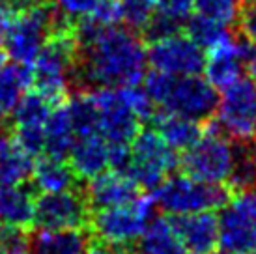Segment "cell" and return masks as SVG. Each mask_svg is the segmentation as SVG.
<instances>
[{"label":"cell","mask_w":256,"mask_h":254,"mask_svg":"<svg viewBox=\"0 0 256 254\" xmlns=\"http://www.w3.org/2000/svg\"><path fill=\"white\" fill-rule=\"evenodd\" d=\"M146 47L138 34L118 26L101 30L78 45L77 77L94 88L140 84L146 75Z\"/></svg>","instance_id":"1"},{"label":"cell","mask_w":256,"mask_h":254,"mask_svg":"<svg viewBox=\"0 0 256 254\" xmlns=\"http://www.w3.org/2000/svg\"><path fill=\"white\" fill-rule=\"evenodd\" d=\"M78 60V42L70 21L60 22L45 40L36 60L30 66L32 86L52 105L70 98Z\"/></svg>","instance_id":"2"},{"label":"cell","mask_w":256,"mask_h":254,"mask_svg":"<svg viewBox=\"0 0 256 254\" xmlns=\"http://www.w3.org/2000/svg\"><path fill=\"white\" fill-rule=\"evenodd\" d=\"M140 84L156 106L198 122L212 120L217 106L219 94L200 75L170 77L166 73L152 70L144 75Z\"/></svg>","instance_id":"3"},{"label":"cell","mask_w":256,"mask_h":254,"mask_svg":"<svg viewBox=\"0 0 256 254\" xmlns=\"http://www.w3.org/2000/svg\"><path fill=\"white\" fill-rule=\"evenodd\" d=\"M156 202L152 194H138L128 204L96 210L90 217V236L108 247L129 248L152 220Z\"/></svg>","instance_id":"4"},{"label":"cell","mask_w":256,"mask_h":254,"mask_svg":"<svg viewBox=\"0 0 256 254\" xmlns=\"http://www.w3.org/2000/svg\"><path fill=\"white\" fill-rule=\"evenodd\" d=\"M230 196L226 185H215L200 182L189 174L168 176L154 190V202L166 215H189L198 212L220 210Z\"/></svg>","instance_id":"5"},{"label":"cell","mask_w":256,"mask_h":254,"mask_svg":"<svg viewBox=\"0 0 256 254\" xmlns=\"http://www.w3.org/2000/svg\"><path fill=\"white\" fill-rule=\"evenodd\" d=\"M66 19L60 17L54 6L47 0L21 12H15L14 22L4 38L8 58H12L15 64L30 68L45 40Z\"/></svg>","instance_id":"6"},{"label":"cell","mask_w":256,"mask_h":254,"mask_svg":"<svg viewBox=\"0 0 256 254\" xmlns=\"http://www.w3.org/2000/svg\"><path fill=\"white\" fill-rule=\"evenodd\" d=\"M178 152L159 136L156 129H140L129 144L126 174L140 189L156 190L178 168Z\"/></svg>","instance_id":"7"},{"label":"cell","mask_w":256,"mask_h":254,"mask_svg":"<svg viewBox=\"0 0 256 254\" xmlns=\"http://www.w3.org/2000/svg\"><path fill=\"white\" fill-rule=\"evenodd\" d=\"M236 161V142L220 133L214 122L204 127V133L184 152L182 166L185 174L200 182L226 185Z\"/></svg>","instance_id":"8"},{"label":"cell","mask_w":256,"mask_h":254,"mask_svg":"<svg viewBox=\"0 0 256 254\" xmlns=\"http://www.w3.org/2000/svg\"><path fill=\"white\" fill-rule=\"evenodd\" d=\"M214 126L236 144L256 140V84L247 77L222 88L217 98Z\"/></svg>","instance_id":"9"},{"label":"cell","mask_w":256,"mask_h":254,"mask_svg":"<svg viewBox=\"0 0 256 254\" xmlns=\"http://www.w3.org/2000/svg\"><path fill=\"white\" fill-rule=\"evenodd\" d=\"M219 247L226 254L256 248V187L232 190L217 215Z\"/></svg>","instance_id":"10"},{"label":"cell","mask_w":256,"mask_h":254,"mask_svg":"<svg viewBox=\"0 0 256 254\" xmlns=\"http://www.w3.org/2000/svg\"><path fill=\"white\" fill-rule=\"evenodd\" d=\"M92 208L86 194L75 187L58 192H42L34 206V226L40 230H86Z\"/></svg>","instance_id":"11"},{"label":"cell","mask_w":256,"mask_h":254,"mask_svg":"<svg viewBox=\"0 0 256 254\" xmlns=\"http://www.w3.org/2000/svg\"><path fill=\"white\" fill-rule=\"evenodd\" d=\"M146 58L152 70L166 73L170 77H187L202 73L206 52L180 30L152 40L146 49Z\"/></svg>","instance_id":"12"},{"label":"cell","mask_w":256,"mask_h":254,"mask_svg":"<svg viewBox=\"0 0 256 254\" xmlns=\"http://www.w3.org/2000/svg\"><path fill=\"white\" fill-rule=\"evenodd\" d=\"M256 45L245 38H236L232 32L224 36L212 49H208L204 60V78L215 90H222L243 77L247 62L254 56Z\"/></svg>","instance_id":"13"},{"label":"cell","mask_w":256,"mask_h":254,"mask_svg":"<svg viewBox=\"0 0 256 254\" xmlns=\"http://www.w3.org/2000/svg\"><path fill=\"white\" fill-rule=\"evenodd\" d=\"M92 99L98 108V133L108 144H131L140 131V120L122 98L120 88H96Z\"/></svg>","instance_id":"14"},{"label":"cell","mask_w":256,"mask_h":254,"mask_svg":"<svg viewBox=\"0 0 256 254\" xmlns=\"http://www.w3.org/2000/svg\"><path fill=\"white\" fill-rule=\"evenodd\" d=\"M52 103L47 101L34 88H28L19 105L12 114L14 136L32 157L40 156L45 144V124L52 110Z\"/></svg>","instance_id":"15"},{"label":"cell","mask_w":256,"mask_h":254,"mask_svg":"<svg viewBox=\"0 0 256 254\" xmlns=\"http://www.w3.org/2000/svg\"><path fill=\"white\" fill-rule=\"evenodd\" d=\"M182 245L191 254H212L219 248V224L214 212L170 217Z\"/></svg>","instance_id":"16"},{"label":"cell","mask_w":256,"mask_h":254,"mask_svg":"<svg viewBox=\"0 0 256 254\" xmlns=\"http://www.w3.org/2000/svg\"><path fill=\"white\" fill-rule=\"evenodd\" d=\"M86 200L96 210L114 208V206L128 204L140 194V187L120 170H105L100 176L90 180L86 187Z\"/></svg>","instance_id":"17"},{"label":"cell","mask_w":256,"mask_h":254,"mask_svg":"<svg viewBox=\"0 0 256 254\" xmlns=\"http://www.w3.org/2000/svg\"><path fill=\"white\" fill-rule=\"evenodd\" d=\"M68 157L75 176L90 182L110 166V144L100 133L80 134Z\"/></svg>","instance_id":"18"},{"label":"cell","mask_w":256,"mask_h":254,"mask_svg":"<svg viewBox=\"0 0 256 254\" xmlns=\"http://www.w3.org/2000/svg\"><path fill=\"white\" fill-rule=\"evenodd\" d=\"M36 198L24 184H0V226L30 230Z\"/></svg>","instance_id":"19"},{"label":"cell","mask_w":256,"mask_h":254,"mask_svg":"<svg viewBox=\"0 0 256 254\" xmlns=\"http://www.w3.org/2000/svg\"><path fill=\"white\" fill-rule=\"evenodd\" d=\"M156 122V131L174 152H185L204 133V122L184 116L170 110L156 112L152 118Z\"/></svg>","instance_id":"20"},{"label":"cell","mask_w":256,"mask_h":254,"mask_svg":"<svg viewBox=\"0 0 256 254\" xmlns=\"http://www.w3.org/2000/svg\"><path fill=\"white\" fill-rule=\"evenodd\" d=\"M34 168V157L17 142L14 133L0 131V184H24Z\"/></svg>","instance_id":"21"},{"label":"cell","mask_w":256,"mask_h":254,"mask_svg":"<svg viewBox=\"0 0 256 254\" xmlns=\"http://www.w3.org/2000/svg\"><path fill=\"white\" fill-rule=\"evenodd\" d=\"M77 140V133L73 122L70 118L68 106L64 103H58L52 106L47 124H45V144H43V152L50 157H58V159H66L72 152L73 144Z\"/></svg>","instance_id":"22"},{"label":"cell","mask_w":256,"mask_h":254,"mask_svg":"<svg viewBox=\"0 0 256 254\" xmlns=\"http://www.w3.org/2000/svg\"><path fill=\"white\" fill-rule=\"evenodd\" d=\"M32 86L30 68L21 64H6L0 68V127L12 120L15 106L19 105L24 92Z\"/></svg>","instance_id":"23"},{"label":"cell","mask_w":256,"mask_h":254,"mask_svg":"<svg viewBox=\"0 0 256 254\" xmlns=\"http://www.w3.org/2000/svg\"><path fill=\"white\" fill-rule=\"evenodd\" d=\"M88 243V230H40L30 238L32 254H82Z\"/></svg>","instance_id":"24"},{"label":"cell","mask_w":256,"mask_h":254,"mask_svg":"<svg viewBox=\"0 0 256 254\" xmlns=\"http://www.w3.org/2000/svg\"><path fill=\"white\" fill-rule=\"evenodd\" d=\"M30 178L40 192H58V190L73 189L77 187L78 180L66 159L50 156H45L38 162H34Z\"/></svg>","instance_id":"25"},{"label":"cell","mask_w":256,"mask_h":254,"mask_svg":"<svg viewBox=\"0 0 256 254\" xmlns=\"http://www.w3.org/2000/svg\"><path fill=\"white\" fill-rule=\"evenodd\" d=\"M136 254H185L178 234L170 219L156 217L144 228L142 236L136 241Z\"/></svg>","instance_id":"26"},{"label":"cell","mask_w":256,"mask_h":254,"mask_svg":"<svg viewBox=\"0 0 256 254\" xmlns=\"http://www.w3.org/2000/svg\"><path fill=\"white\" fill-rule=\"evenodd\" d=\"M228 189L242 190L256 187V148L254 142L236 144V161L228 178Z\"/></svg>","instance_id":"27"},{"label":"cell","mask_w":256,"mask_h":254,"mask_svg":"<svg viewBox=\"0 0 256 254\" xmlns=\"http://www.w3.org/2000/svg\"><path fill=\"white\" fill-rule=\"evenodd\" d=\"M66 106L73 122L77 136L98 133V108L90 92H80L66 99Z\"/></svg>","instance_id":"28"},{"label":"cell","mask_w":256,"mask_h":254,"mask_svg":"<svg viewBox=\"0 0 256 254\" xmlns=\"http://www.w3.org/2000/svg\"><path fill=\"white\" fill-rule=\"evenodd\" d=\"M243 4V0H194L192 12L222 26H232L242 15Z\"/></svg>","instance_id":"29"},{"label":"cell","mask_w":256,"mask_h":254,"mask_svg":"<svg viewBox=\"0 0 256 254\" xmlns=\"http://www.w3.org/2000/svg\"><path fill=\"white\" fill-rule=\"evenodd\" d=\"M185 34L189 36L196 45H200L204 50H208L230 32H228V26H222V24L212 21V19H206L202 15L194 14L189 15V19H187Z\"/></svg>","instance_id":"30"},{"label":"cell","mask_w":256,"mask_h":254,"mask_svg":"<svg viewBox=\"0 0 256 254\" xmlns=\"http://www.w3.org/2000/svg\"><path fill=\"white\" fill-rule=\"evenodd\" d=\"M156 15L152 0H120V22L135 34H144Z\"/></svg>","instance_id":"31"},{"label":"cell","mask_w":256,"mask_h":254,"mask_svg":"<svg viewBox=\"0 0 256 254\" xmlns=\"http://www.w3.org/2000/svg\"><path fill=\"white\" fill-rule=\"evenodd\" d=\"M98 2L100 0H52L50 4L54 6L62 19L72 22V19L78 21V19L86 17L96 8Z\"/></svg>","instance_id":"32"},{"label":"cell","mask_w":256,"mask_h":254,"mask_svg":"<svg viewBox=\"0 0 256 254\" xmlns=\"http://www.w3.org/2000/svg\"><path fill=\"white\" fill-rule=\"evenodd\" d=\"M156 6L157 14H163L166 17H170L174 21H178L180 24H184L189 15L192 14V6L194 0H152Z\"/></svg>","instance_id":"33"},{"label":"cell","mask_w":256,"mask_h":254,"mask_svg":"<svg viewBox=\"0 0 256 254\" xmlns=\"http://www.w3.org/2000/svg\"><path fill=\"white\" fill-rule=\"evenodd\" d=\"M242 36L247 42L256 45V0L252 2H245L242 10V15L238 19Z\"/></svg>","instance_id":"34"},{"label":"cell","mask_w":256,"mask_h":254,"mask_svg":"<svg viewBox=\"0 0 256 254\" xmlns=\"http://www.w3.org/2000/svg\"><path fill=\"white\" fill-rule=\"evenodd\" d=\"M15 17V10L8 4H0V42H4Z\"/></svg>","instance_id":"35"},{"label":"cell","mask_w":256,"mask_h":254,"mask_svg":"<svg viewBox=\"0 0 256 254\" xmlns=\"http://www.w3.org/2000/svg\"><path fill=\"white\" fill-rule=\"evenodd\" d=\"M82 254H112V250L108 245L101 243V241H90Z\"/></svg>","instance_id":"36"},{"label":"cell","mask_w":256,"mask_h":254,"mask_svg":"<svg viewBox=\"0 0 256 254\" xmlns=\"http://www.w3.org/2000/svg\"><path fill=\"white\" fill-rule=\"evenodd\" d=\"M245 70H249V73H250L249 78L256 84V52H254V56H252L249 62H247V68H245Z\"/></svg>","instance_id":"37"},{"label":"cell","mask_w":256,"mask_h":254,"mask_svg":"<svg viewBox=\"0 0 256 254\" xmlns=\"http://www.w3.org/2000/svg\"><path fill=\"white\" fill-rule=\"evenodd\" d=\"M6 64H8V52L4 49V45L0 43V68H4Z\"/></svg>","instance_id":"38"},{"label":"cell","mask_w":256,"mask_h":254,"mask_svg":"<svg viewBox=\"0 0 256 254\" xmlns=\"http://www.w3.org/2000/svg\"><path fill=\"white\" fill-rule=\"evenodd\" d=\"M116 254H136L135 250H131V248H120Z\"/></svg>","instance_id":"39"},{"label":"cell","mask_w":256,"mask_h":254,"mask_svg":"<svg viewBox=\"0 0 256 254\" xmlns=\"http://www.w3.org/2000/svg\"><path fill=\"white\" fill-rule=\"evenodd\" d=\"M0 254H28V252H6V250H0Z\"/></svg>","instance_id":"40"},{"label":"cell","mask_w":256,"mask_h":254,"mask_svg":"<svg viewBox=\"0 0 256 254\" xmlns=\"http://www.w3.org/2000/svg\"><path fill=\"white\" fill-rule=\"evenodd\" d=\"M10 2H12V0H0V4H8V6H10Z\"/></svg>","instance_id":"41"},{"label":"cell","mask_w":256,"mask_h":254,"mask_svg":"<svg viewBox=\"0 0 256 254\" xmlns=\"http://www.w3.org/2000/svg\"><path fill=\"white\" fill-rule=\"evenodd\" d=\"M243 254H256V248L254 250H249V252H243Z\"/></svg>","instance_id":"42"},{"label":"cell","mask_w":256,"mask_h":254,"mask_svg":"<svg viewBox=\"0 0 256 254\" xmlns=\"http://www.w3.org/2000/svg\"><path fill=\"white\" fill-rule=\"evenodd\" d=\"M212 254H226V252H222V250H220V252H217V250H215V252H212Z\"/></svg>","instance_id":"43"}]
</instances>
